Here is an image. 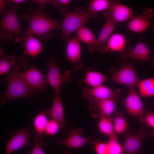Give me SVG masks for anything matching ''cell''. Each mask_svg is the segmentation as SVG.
I'll return each mask as SVG.
<instances>
[{
	"label": "cell",
	"mask_w": 154,
	"mask_h": 154,
	"mask_svg": "<svg viewBox=\"0 0 154 154\" xmlns=\"http://www.w3.org/2000/svg\"><path fill=\"white\" fill-rule=\"evenodd\" d=\"M100 117L98 127L100 131L109 137L115 134L111 117L101 116Z\"/></svg>",
	"instance_id": "cell-28"
},
{
	"label": "cell",
	"mask_w": 154,
	"mask_h": 154,
	"mask_svg": "<svg viewBox=\"0 0 154 154\" xmlns=\"http://www.w3.org/2000/svg\"><path fill=\"white\" fill-rule=\"evenodd\" d=\"M84 131L81 128L68 130V135L64 139L59 140L58 143L68 149L79 148L87 143H91L94 141L91 136L85 137L82 135Z\"/></svg>",
	"instance_id": "cell-15"
},
{
	"label": "cell",
	"mask_w": 154,
	"mask_h": 154,
	"mask_svg": "<svg viewBox=\"0 0 154 154\" xmlns=\"http://www.w3.org/2000/svg\"><path fill=\"white\" fill-rule=\"evenodd\" d=\"M112 121L114 131L116 134H120L126 132L127 125V121L121 114L116 113Z\"/></svg>",
	"instance_id": "cell-29"
},
{
	"label": "cell",
	"mask_w": 154,
	"mask_h": 154,
	"mask_svg": "<svg viewBox=\"0 0 154 154\" xmlns=\"http://www.w3.org/2000/svg\"><path fill=\"white\" fill-rule=\"evenodd\" d=\"M107 78V76L100 72L88 70L85 71L82 82L94 87L102 85Z\"/></svg>",
	"instance_id": "cell-23"
},
{
	"label": "cell",
	"mask_w": 154,
	"mask_h": 154,
	"mask_svg": "<svg viewBox=\"0 0 154 154\" xmlns=\"http://www.w3.org/2000/svg\"><path fill=\"white\" fill-rule=\"evenodd\" d=\"M95 148L97 154H108V146L107 143L97 142L95 143Z\"/></svg>",
	"instance_id": "cell-35"
},
{
	"label": "cell",
	"mask_w": 154,
	"mask_h": 154,
	"mask_svg": "<svg viewBox=\"0 0 154 154\" xmlns=\"http://www.w3.org/2000/svg\"><path fill=\"white\" fill-rule=\"evenodd\" d=\"M142 122L147 124V126L154 129V111H147L144 114Z\"/></svg>",
	"instance_id": "cell-33"
},
{
	"label": "cell",
	"mask_w": 154,
	"mask_h": 154,
	"mask_svg": "<svg viewBox=\"0 0 154 154\" xmlns=\"http://www.w3.org/2000/svg\"><path fill=\"white\" fill-rule=\"evenodd\" d=\"M151 50L145 43L139 41L134 47L126 46L121 53V57L123 60L132 59L148 62Z\"/></svg>",
	"instance_id": "cell-11"
},
{
	"label": "cell",
	"mask_w": 154,
	"mask_h": 154,
	"mask_svg": "<svg viewBox=\"0 0 154 154\" xmlns=\"http://www.w3.org/2000/svg\"><path fill=\"white\" fill-rule=\"evenodd\" d=\"M18 4L12 3L2 16L0 23V38L12 40L14 37L16 42L21 41L25 34L21 28L19 17L16 11Z\"/></svg>",
	"instance_id": "cell-3"
},
{
	"label": "cell",
	"mask_w": 154,
	"mask_h": 154,
	"mask_svg": "<svg viewBox=\"0 0 154 154\" xmlns=\"http://www.w3.org/2000/svg\"><path fill=\"white\" fill-rule=\"evenodd\" d=\"M33 131L28 127H23L17 130L6 145L5 154H11L19 149L25 147H32L34 145L30 141Z\"/></svg>",
	"instance_id": "cell-8"
},
{
	"label": "cell",
	"mask_w": 154,
	"mask_h": 154,
	"mask_svg": "<svg viewBox=\"0 0 154 154\" xmlns=\"http://www.w3.org/2000/svg\"><path fill=\"white\" fill-rule=\"evenodd\" d=\"M6 1L3 0H0V13L1 15L2 16L4 14L7 9H6Z\"/></svg>",
	"instance_id": "cell-36"
},
{
	"label": "cell",
	"mask_w": 154,
	"mask_h": 154,
	"mask_svg": "<svg viewBox=\"0 0 154 154\" xmlns=\"http://www.w3.org/2000/svg\"><path fill=\"white\" fill-rule=\"evenodd\" d=\"M153 136H154V129L148 132L145 131L143 127L135 133L127 131L122 146L123 154H140V150L143 142L147 138Z\"/></svg>",
	"instance_id": "cell-6"
},
{
	"label": "cell",
	"mask_w": 154,
	"mask_h": 154,
	"mask_svg": "<svg viewBox=\"0 0 154 154\" xmlns=\"http://www.w3.org/2000/svg\"><path fill=\"white\" fill-rule=\"evenodd\" d=\"M127 41L123 34L119 33H113L106 43V52H116L121 53L126 46Z\"/></svg>",
	"instance_id": "cell-22"
},
{
	"label": "cell",
	"mask_w": 154,
	"mask_h": 154,
	"mask_svg": "<svg viewBox=\"0 0 154 154\" xmlns=\"http://www.w3.org/2000/svg\"><path fill=\"white\" fill-rule=\"evenodd\" d=\"M21 41L24 49V54L33 57H35L42 51L43 45L38 38L34 35L25 33Z\"/></svg>",
	"instance_id": "cell-19"
},
{
	"label": "cell",
	"mask_w": 154,
	"mask_h": 154,
	"mask_svg": "<svg viewBox=\"0 0 154 154\" xmlns=\"http://www.w3.org/2000/svg\"><path fill=\"white\" fill-rule=\"evenodd\" d=\"M80 41L88 45L89 52H92L96 50L97 38L86 26V24L83 25L77 31L76 37Z\"/></svg>",
	"instance_id": "cell-21"
},
{
	"label": "cell",
	"mask_w": 154,
	"mask_h": 154,
	"mask_svg": "<svg viewBox=\"0 0 154 154\" xmlns=\"http://www.w3.org/2000/svg\"><path fill=\"white\" fill-rule=\"evenodd\" d=\"M103 15L106 21L97 38L96 50L102 53H106V43L113 34L117 24L113 19L109 9L104 11Z\"/></svg>",
	"instance_id": "cell-14"
},
{
	"label": "cell",
	"mask_w": 154,
	"mask_h": 154,
	"mask_svg": "<svg viewBox=\"0 0 154 154\" xmlns=\"http://www.w3.org/2000/svg\"><path fill=\"white\" fill-rule=\"evenodd\" d=\"M33 139L35 141V144L33 147V149L29 150L28 154H46L43 150L47 145L42 143L37 134L34 135Z\"/></svg>",
	"instance_id": "cell-31"
},
{
	"label": "cell",
	"mask_w": 154,
	"mask_h": 154,
	"mask_svg": "<svg viewBox=\"0 0 154 154\" xmlns=\"http://www.w3.org/2000/svg\"><path fill=\"white\" fill-rule=\"evenodd\" d=\"M30 13H25L22 19L27 21L29 26L26 32L37 37L39 40H46L51 38V32L60 28V21L48 16L41 10L28 8Z\"/></svg>",
	"instance_id": "cell-2"
},
{
	"label": "cell",
	"mask_w": 154,
	"mask_h": 154,
	"mask_svg": "<svg viewBox=\"0 0 154 154\" xmlns=\"http://www.w3.org/2000/svg\"><path fill=\"white\" fill-rule=\"evenodd\" d=\"M82 96L85 99H111L117 102L120 97L121 90L120 89L113 90L107 86L102 85L91 88L84 87L82 89Z\"/></svg>",
	"instance_id": "cell-9"
},
{
	"label": "cell",
	"mask_w": 154,
	"mask_h": 154,
	"mask_svg": "<svg viewBox=\"0 0 154 154\" xmlns=\"http://www.w3.org/2000/svg\"><path fill=\"white\" fill-rule=\"evenodd\" d=\"M63 154H71V153L69 151H68L66 152Z\"/></svg>",
	"instance_id": "cell-39"
},
{
	"label": "cell",
	"mask_w": 154,
	"mask_h": 154,
	"mask_svg": "<svg viewBox=\"0 0 154 154\" xmlns=\"http://www.w3.org/2000/svg\"><path fill=\"white\" fill-rule=\"evenodd\" d=\"M66 42V58L72 64L75 70H79L83 66L81 62V49L80 41L76 37H74L69 38Z\"/></svg>",
	"instance_id": "cell-16"
},
{
	"label": "cell",
	"mask_w": 154,
	"mask_h": 154,
	"mask_svg": "<svg viewBox=\"0 0 154 154\" xmlns=\"http://www.w3.org/2000/svg\"><path fill=\"white\" fill-rule=\"evenodd\" d=\"M139 94L142 97L148 98L154 96V77L140 81L138 85Z\"/></svg>",
	"instance_id": "cell-26"
},
{
	"label": "cell",
	"mask_w": 154,
	"mask_h": 154,
	"mask_svg": "<svg viewBox=\"0 0 154 154\" xmlns=\"http://www.w3.org/2000/svg\"><path fill=\"white\" fill-rule=\"evenodd\" d=\"M22 76L25 83L32 90L42 91L46 88L47 83L46 76L34 66L22 73Z\"/></svg>",
	"instance_id": "cell-13"
},
{
	"label": "cell",
	"mask_w": 154,
	"mask_h": 154,
	"mask_svg": "<svg viewBox=\"0 0 154 154\" xmlns=\"http://www.w3.org/2000/svg\"><path fill=\"white\" fill-rule=\"evenodd\" d=\"M60 126L56 121L51 118L48 120L45 127V132L48 135H52L56 134L58 131Z\"/></svg>",
	"instance_id": "cell-32"
},
{
	"label": "cell",
	"mask_w": 154,
	"mask_h": 154,
	"mask_svg": "<svg viewBox=\"0 0 154 154\" xmlns=\"http://www.w3.org/2000/svg\"><path fill=\"white\" fill-rule=\"evenodd\" d=\"M111 79L114 82L127 85L128 88H136L140 81L132 62L123 63L113 73Z\"/></svg>",
	"instance_id": "cell-7"
},
{
	"label": "cell",
	"mask_w": 154,
	"mask_h": 154,
	"mask_svg": "<svg viewBox=\"0 0 154 154\" xmlns=\"http://www.w3.org/2000/svg\"><path fill=\"white\" fill-rule=\"evenodd\" d=\"M26 1L25 0H10L9 1L11 2L12 3L19 4V3H23Z\"/></svg>",
	"instance_id": "cell-37"
},
{
	"label": "cell",
	"mask_w": 154,
	"mask_h": 154,
	"mask_svg": "<svg viewBox=\"0 0 154 154\" xmlns=\"http://www.w3.org/2000/svg\"><path fill=\"white\" fill-rule=\"evenodd\" d=\"M46 114L45 111H44L38 114L34 118L33 121L34 127L38 135L41 142L47 145V143L44 141L42 138L46 127L48 122Z\"/></svg>",
	"instance_id": "cell-25"
},
{
	"label": "cell",
	"mask_w": 154,
	"mask_h": 154,
	"mask_svg": "<svg viewBox=\"0 0 154 154\" xmlns=\"http://www.w3.org/2000/svg\"><path fill=\"white\" fill-rule=\"evenodd\" d=\"M16 57L5 53L0 49V74H7L11 69L17 60Z\"/></svg>",
	"instance_id": "cell-27"
},
{
	"label": "cell",
	"mask_w": 154,
	"mask_h": 154,
	"mask_svg": "<svg viewBox=\"0 0 154 154\" xmlns=\"http://www.w3.org/2000/svg\"><path fill=\"white\" fill-rule=\"evenodd\" d=\"M50 2L54 6L57 7L61 11L64 13L66 11V7L68 6L70 0H52Z\"/></svg>",
	"instance_id": "cell-34"
},
{
	"label": "cell",
	"mask_w": 154,
	"mask_h": 154,
	"mask_svg": "<svg viewBox=\"0 0 154 154\" xmlns=\"http://www.w3.org/2000/svg\"><path fill=\"white\" fill-rule=\"evenodd\" d=\"M109 10L113 19L117 24L130 20L134 16V12L131 7L122 4L117 0L111 1Z\"/></svg>",
	"instance_id": "cell-18"
},
{
	"label": "cell",
	"mask_w": 154,
	"mask_h": 154,
	"mask_svg": "<svg viewBox=\"0 0 154 154\" xmlns=\"http://www.w3.org/2000/svg\"><path fill=\"white\" fill-rule=\"evenodd\" d=\"M123 104L129 115L137 118L142 122L144 115V106L135 88H129Z\"/></svg>",
	"instance_id": "cell-10"
},
{
	"label": "cell",
	"mask_w": 154,
	"mask_h": 154,
	"mask_svg": "<svg viewBox=\"0 0 154 154\" xmlns=\"http://www.w3.org/2000/svg\"><path fill=\"white\" fill-rule=\"evenodd\" d=\"M88 99L89 100L90 109L98 112L94 114L96 117H111L115 111L117 102L111 99L99 100L89 98Z\"/></svg>",
	"instance_id": "cell-17"
},
{
	"label": "cell",
	"mask_w": 154,
	"mask_h": 154,
	"mask_svg": "<svg viewBox=\"0 0 154 154\" xmlns=\"http://www.w3.org/2000/svg\"><path fill=\"white\" fill-rule=\"evenodd\" d=\"M154 67V58L153 60L152 64V68H153Z\"/></svg>",
	"instance_id": "cell-38"
},
{
	"label": "cell",
	"mask_w": 154,
	"mask_h": 154,
	"mask_svg": "<svg viewBox=\"0 0 154 154\" xmlns=\"http://www.w3.org/2000/svg\"><path fill=\"white\" fill-rule=\"evenodd\" d=\"M107 144L108 154H123L122 146L120 145L116 133L109 137Z\"/></svg>",
	"instance_id": "cell-30"
},
{
	"label": "cell",
	"mask_w": 154,
	"mask_h": 154,
	"mask_svg": "<svg viewBox=\"0 0 154 154\" xmlns=\"http://www.w3.org/2000/svg\"><path fill=\"white\" fill-rule=\"evenodd\" d=\"M47 64V82L54 90L55 94H61L60 89L62 85L71 81L70 72L67 70L64 73H62L57 66L55 59L53 57L51 56L48 59Z\"/></svg>",
	"instance_id": "cell-5"
},
{
	"label": "cell",
	"mask_w": 154,
	"mask_h": 154,
	"mask_svg": "<svg viewBox=\"0 0 154 154\" xmlns=\"http://www.w3.org/2000/svg\"><path fill=\"white\" fill-rule=\"evenodd\" d=\"M51 108L45 111L47 115L56 121L62 128L65 125L64 118V109L62 102L61 94H55Z\"/></svg>",
	"instance_id": "cell-20"
},
{
	"label": "cell",
	"mask_w": 154,
	"mask_h": 154,
	"mask_svg": "<svg viewBox=\"0 0 154 154\" xmlns=\"http://www.w3.org/2000/svg\"><path fill=\"white\" fill-rule=\"evenodd\" d=\"M111 3V1L108 0H92L88 4L86 10L95 19L98 13L109 9Z\"/></svg>",
	"instance_id": "cell-24"
},
{
	"label": "cell",
	"mask_w": 154,
	"mask_h": 154,
	"mask_svg": "<svg viewBox=\"0 0 154 154\" xmlns=\"http://www.w3.org/2000/svg\"><path fill=\"white\" fill-rule=\"evenodd\" d=\"M154 16L153 9L145 8L142 10L141 15H134L129 20L127 25V28L133 33H141L151 26L150 20Z\"/></svg>",
	"instance_id": "cell-12"
},
{
	"label": "cell",
	"mask_w": 154,
	"mask_h": 154,
	"mask_svg": "<svg viewBox=\"0 0 154 154\" xmlns=\"http://www.w3.org/2000/svg\"><path fill=\"white\" fill-rule=\"evenodd\" d=\"M28 65V62L24 56L20 55L17 57L16 63L4 79L7 86L2 98V104L19 98H27L32 95V90L25 82L21 73Z\"/></svg>",
	"instance_id": "cell-1"
},
{
	"label": "cell",
	"mask_w": 154,
	"mask_h": 154,
	"mask_svg": "<svg viewBox=\"0 0 154 154\" xmlns=\"http://www.w3.org/2000/svg\"><path fill=\"white\" fill-rule=\"evenodd\" d=\"M90 18H93L86 10L76 8L73 12L68 11L64 13L61 25L63 42H66L70 35L86 24Z\"/></svg>",
	"instance_id": "cell-4"
}]
</instances>
